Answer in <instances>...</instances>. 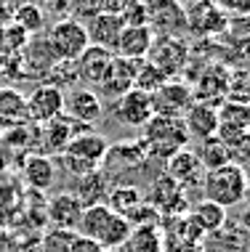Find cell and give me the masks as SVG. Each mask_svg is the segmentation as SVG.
I'll use <instances>...</instances> for the list:
<instances>
[{"instance_id":"1","label":"cell","mask_w":250,"mask_h":252,"mask_svg":"<svg viewBox=\"0 0 250 252\" xmlns=\"http://www.w3.org/2000/svg\"><path fill=\"white\" fill-rule=\"evenodd\" d=\"M202 194H205L208 202H215L224 210L242 204V199H248V194H250V178H248L245 167L229 162L224 167H215L211 173H205Z\"/></svg>"},{"instance_id":"2","label":"cell","mask_w":250,"mask_h":252,"mask_svg":"<svg viewBox=\"0 0 250 252\" xmlns=\"http://www.w3.org/2000/svg\"><path fill=\"white\" fill-rule=\"evenodd\" d=\"M144 146L149 157L157 159H171L176 152L189 149V135L181 117H165V114H152V120L144 127Z\"/></svg>"},{"instance_id":"3","label":"cell","mask_w":250,"mask_h":252,"mask_svg":"<svg viewBox=\"0 0 250 252\" xmlns=\"http://www.w3.org/2000/svg\"><path fill=\"white\" fill-rule=\"evenodd\" d=\"M107 154H109V144H107L104 135L96 130H85L70 141V146L62 154V162L72 173V178H83V175L101 170Z\"/></svg>"},{"instance_id":"4","label":"cell","mask_w":250,"mask_h":252,"mask_svg":"<svg viewBox=\"0 0 250 252\" xmlns=\"http://www.w3.org/2000/svg\"><path fill=\"white\" fill-rule=\"evenodd\" d=\"M45 40H48L53 56L62 61H77L80 53L91 45L85 24L75 22V19H56L51 24V30L45 32Z\"/></svg>"},{"instance_id":"5","label":"cell","mask_w":250,"mask_h":252,"mask_svg":"<svg viewBox=\"0 0 250 252\" xmlns=\"http://www.w3.org/2000/svg\"><path fill=\"white\" fill-rule=\"evenodd\" d=\"M146 61H152L168 80H173L179 72L186 69L189 64V45L181 40L179 35H160L154 37Z\"/></svg>"},{"instance_id":"6","label":"cell","mask_w":250,"mask_h":252,"mask_svg":"<svg viewBox=\"0 0 250 252\" xmlns=\"http://www.w3.org/2000/svg\"><path fill=\"white\" fill-rule=\"evenodd\" d=\"M59 114H64V91L48 83L32 88V93L24 98V120H30L32 125H45Z\"/></svg>"},{"instance_id":"7","label":"cell","mask_w":250,"mask_h":252,"mask_svg":"<svg viewBox=\"0 0 250 252\" xmlns=\"http://www.w3.org/2000/svg\"><path fill=\"white\" fill-rule=\"evenodd\" d=\"M112 114H114V120L123 122L125 127H144L154 114L152 96L144 91L131 88L128 93H123L120 98L112 101Z\"/></svg>"},{"instance_id":"8","label":"cell","mask_w":250,"mask_h":252,"mask_svg":"<svg viewBox=\"0 0 250 252\" xmlns=\"http://www.w3.org/2000/svg\"><path fill=\"white\" fill-rule=\"evenodd\" d=\"M91 130L88 125H80V122H72L67 114H59L56 120L45 122V125H40V149H43L45 157L51 154H64V149L70 146V141L75 138V135Z\"/></svg>"},{"instance_id":"9","label":"cell","mask_w":250,"mask_h":252,"mask_svg":"<svg viewBox=\"0 0 250 252\" xmlns=\"http://www.w3.org/2000/svg\"><path fill=\"white\" fill-rule=\"evenodd\" d=\"M64 114L72 122L91 127L104 114V104H101V96L91 88H72L64 93Z\"/></svg>"},{"instance_id":"10","label":"cell","mask_w":250,"mask_h":252,"mask_svg":"<svg viewBox=\"0 0 250 252\" xmlns=\"http://www.w3.org/2000/svg\"><path fill=\"white\" fill-rule=\"evenodd\" d=\"M144 61V59H141ZM141 61H133V59H123V56H114L109 69L104 72L101 83L96 85L99 88V96L104 98H120L123 93H128L133 88V80H136V69Z\"/></svg>"},{"instance_id":"11","label":"cell","mask_w":250,"mask_h":252,"mask_svg":"<svg viewBox=\"0 0 250 252\" xmlns=\"http://www.w3.org/2000/svg\"><path fill=\"white\" fill-rule=\"evenodd\" d=\"M192 104H194L192 85L179 83V80H168L157 93H152L154 114H165V117H184Z\"/></svg>"},{"instance_id":"12","label":"cell","mask_w":250,"mask_h":252,"mask_svg":"<svg viewBox=\"0 0 250 252\" xmlns=\"http://www.w3.org/2000/svg\"><path fill=\"white\" fill-rule=\"evenodd\" d=\"M149 5V30L160 35H179L186 27V11L181 0H152Z\"/></svg>"},{"instance_id":"13","label":"cell","mask_w":250,"mask_h":252,"mask_svg":"<svg viewBox=\"0 0 250 252\" xmlns=\"http://www.w3.org/2000/svg\"><path fill=\"white\" fill-rule=\"evenodd\" d=\"M186 194L184 189L179 186L173 178H168V175H163V178H154L152 181V189H149V202L157 213H165V215H179L186 210Z\"/></svg>"},{"instance_id":"14","label":"cell","mask_w":250,"mask_h":252,"mask_svg":"<svg viewBox=\"0 0 250 252\" xmlns=\"http://www.w3.org/2000/svg\"><path fill=\"white\" fill-rule=\"evenodd\" d=\"M123 27H125L123 16H117V13H104V11H101L99 16H93L91 22L85 24L88 43L96 45V48H104V51L114 53Z\"/></svg>"},{"instance_id":"15","label":"cell","mask_w":250,"mask_h":252,"mask_svg":"<svg viewBox=\"0 0 250 252\" xmlns=\"http://www.w3.org/2000/svg\"><path fill=\"white\" fill-rule=\"evenodd\" d=\"M45 215L51 220V228H62V231H77L80 215H83V204L72 191L56 194L53 199H48Z\"/></svg>"},{"instance_id":"16","label":"cell","mask_w":250,"mask_h":252,"mask_svg":"<svg viewBox=\"0 0 250 252\" xmlns=\"http://www.w3.org/2000/svg\"><path fill=\"white\" fill-rule=\"evenodd\" d=\"M181 120H184V127H186L189 138L205 141V138H213V135L218 133V106L194 101Z\"/></svg>"},{"instance_id":"17","label":"cell","mask_w":250,"mask_h":252,"mask_svg":"<svg viewBox=\"0 0 250 252\" xmlns=\"http://www.w3.org/2000/svg\"><path fill=\"white\" fill-rule=\"evenodd\" d=\"M229 93V72L221 69V66H213V69L202 72L197 85L192 88V96L200 104H211V106H221Z\"/></svg>"},{"instance_id":"18","label":"cell","mask_w":250,"mask_h":252,"mask_svg":"<svg viewBox=\"0 0 250 252\" xmlns=\"http://www.w3.org/2000/svg\"><path fill=\"white\" fill-rule=\"evenodd\" d=\"M165 175H168V178H173L181 189L200 183L202 167H200L197 154H194L192 149H181V152H176L171 159H165Z\"/></svg>"},{"instance_id":"19","label":"cell","mask_w":250,"mask_h":252,"mask_svg":"<svg viewBox=\"0 0 250 252\" xmlns=\"http://www.w3.org/2000/svg\"><path fill=\"white\" fill-rule=\"evenodd\" d=\"M152 43H154V32L149 30V27H123L120 40H117V48H114V56L141 61V59H146Z\"/></svg>"},{"instance_id":"20","label":"cell","mask_w":250,"mask_h":252,"mask_svg":"<svg viewBox=\"0 0 250 252\" xmlns=\"http://www.w3.org/2000/svg\"><path fill=\"white\" fill-rule=\"evenodd\" d=\"M112 59H114V53L104 51V48H96V45H88V48L80 53V59L75 61L77 77L85 80V83H91V85H99L101 77H104V72L109 69Z\"/></svg>"},{"instance_id":"21","label":"cell","mask_w":250,"mask_h":252,"mask_svg":"<svg viewBox=\"0 0 250 252\" xmlns=\"http://www.w3.org/2000/svg\"><path fill=\"white\" fill-rule=\"evenodd\" d=\"M22 175L35 191H48L53 186V181H56V165H53V159L45 154H30L24 159Z\"/></svg>"},{"instance_id":"22","label":"cell","mask_w":250,"mask_h":252,"mask_svg":"<svg viewBox=\"0 0 250 252\" xmlns=\"http://www.w3.org/2000/svg\"><path fill=\"white\" fill-rule=\"evenodd\" d=\"M112 183H109V175L104 170H96L91 175H83V178H75V194L83 207H91V204H104L107 194H109Z\"/></svg>"},{"instance_id":"23","label":"cell","mask_w":250,"mask_h":252,"mask_svg":"<svg viewBox=\"0 0 250 252\" xmlns=\"http://www.w3.org/2000/svg\"><path fill=\"white\" fill-rule=\"evenodd\" d=\"M131 231H133V226L125 220V218L109 213V218H107L104 226L99 228V234H96L93 242H96L104 252H114L117 247H125V242L131 239Z\"/></svg>"},{"instance_id":"24","label":"cell","mask_w":250,"mask_h":252,"mask_svg":"<svg viewBox=\"0 0 250 252\" xmlns=\"http://www.w3.org/2000/svg\"><path fill=\"white\" fill-rule=\"evenodd\" d=\"M22 61H24V72H30V74H48V69L53 66L56 56H53V51H51L45 35L27 43V48L22 51Z\"/></svg>"},{"instance_id":"25","label":"cell","mask_w":250,"mask_h":252,"mask_svg":"<svg viewBox=\"0 0 250 252\" xmlns=\"http://www.w3.org/2000/svg\"><path fill=\"white\" fill-rule=\"evenodd\" d=\"M189 220L197 226L200 234H213V231L224 228V223H226V210L218 207L215 202L202 199V202H197V204L192 207V215H189Z\"/></svg>"},{"instance_id":"26","label":"cell","mask_w":250,"mask_h":252,"mask_svg":"<svg viewBox=\"0 0 250 252\" xmlns=\"http://www.w3.org/2000/svg\"><path fill=\"white\" fill-rule=\"evenodd\" d=\"M141 202H144V194L139 191V186H112L109 194H107V199H104L107 207H109L114 215L125 218V220L131 218V213Z\"/></svg>"},{"instance_id":"27","label":"cell","mask_w":250,"mask_h":252,"mask_svg":"<svg viewBox=\"0 0 250 252\" xmlns=\"http://www.w3.org/2000/svg\"><path fill=\"white\" fill-rule=\"evenodd\" d=\"M197 159H200V167L205 170V173H211V170L215 167H224L232 162V154H229V146L224 144V141H218L213 135V138H205V141H200V149L197 152Z\"/></svg>"},{"instance_id":"28","label":"cell","mask_w":250,"mask_h":252,"mask_svg":"<svg viewBox=\"0 0 250 252\" xmlns=\"http://www.w3.org/2000/svg\"><path fill=\"white\" fill-rule=\"evenodd\" d=\"M218 130H229V133H245L250 130V106L245 104H226L218 106Z\"/></svg>"},{"instance_id":"29","label":"cell","mask_w":250,"mask_h":252,"mask_svg":"<svg viewBox=\"0 0 250 252\" xmlns=\"http://www.w3.org/2000/svg\"><path fill=\"white\" fill-rule=\"evenodd\" d=\"M13 24L22 27L27 35H37L40 30L45 27V8H40L37 3H19L16 11H13Z\"/></svg>"},{"instance_id":"30","label":"cell","mask_w":250,"mask_h":252,"mask_svg":"<svg viewBox=\"0 0 250 252\" xmlns=\"http://www.w3.org/2000/svg\"><path fill=\"white\" fill-rule=\"evenodd\" d=\"M165 83H168V77L152 64V61L144 59V61L139 64L136 80H133V88H136V91H144V93H149V96H152V93H157Z\"/></svg>"},{"instance_id":"31","label":"cell","mask_w":250,"mask_h":252,"mask_svg":"<svg viewBox=\"0 0 250 252\" xmlns=\"http://www.w3.org/2000/svg\"><path fill=\"white\" fill-rule=\"evenodd\" d=\"M80 83V77H77V66H75V61H62V59H56L53 61V66L48 69V85L53 88H59V91H72Z\"/></svg>"},{"instance_id":"32","label":"cell","mask_w":250,"mask_h":252,"mask_svg":"<svg viewBox=\"0 0 250 252\" xmlns=\"http://www.w3.org/2000/svg\"><path fill=\"white\" fill-rule=\"evenodd\" d=\"M128 252H160L163 250V242H160V234L154 226H141L131 231V239L125 242Z\"/></svg>"},{"instance_id":"33","label":"cell","mask_w":250,"mask_h":252,"mask_svg":"<svg viewBox=\"0 0 250 252\" xmlns=\"http://www.w3.org/2000/svg\"><path fill=\"white\" fill-rule=\"evenodd\" d=\"M30 35L22 30V27L16 24H5L3 30V48L0 53H8V56H22V51L27 48V43H30Z\"/></svg>"},{"instance_id":"34","label":"cell","mask_w":250,"mask_h":252,"mask_svg":"<svg viewBox=\"0 0 250 252\" xmlns=\"http://www.w3.org/2000/svg\"><path fill=\"white\" fill-rule=\"evenodd\" d=\"M99 13H101V0H67V19L88 24Z\"/></svg>"},{"instance_id":"35","label":"cell","mask_w":250,"mask_h":252,"mask_svg":"<svg viewBox=\"0 0 250 252\" xmlns=\"http://www.w3.org/2000/svg\"><path fill=\"white\" fill-rule=\"evenodd\" d=\"M75 231H62V228H51L40 242V252H70L72 242H75Z\"/></svg>"},{"instance_id":"36","label":"cell","mask_w":250,"mask_h":252,"mask_svg":"<svg viewBox=\"0 0 250 252\" xmlns=\"http://www.w3.org/2000/svg\"><path fill=\"white\" fill-rule=\"evenodd\" d=\"M0 117H11V122L24 120V96L19 91H0Z\"/></svg>"},{"instance_id":"37","label":"cell","mask_w":250,"mask_h":252,"mask_svg":"<svg viewBox=\"0 0 250 252\" xmlns=\"http://www.w3.org/2000/svg\"><path fill=\"white\" fill-rule=\"evenodd\" d=\"M226 101H234V104L250 106V74H245V80H242V77H232V80H229Z\"/></svg>"},{"instance_id":"38","label":"cell","mask_w":250,"mask_h":252,"mask_svg":"<svg viewBox=\"0 0 250 252\" xmlns=\"http://www.w3.org/2000/svg\"><path fill=\"white\" fill-rule=\"evenodd\" d=\"M229 154H232V162L240 167H250V130L242 135V138L229 149Z\"/></svg>"},{"instance_id":"39","label":"cell","mask_w":250,"mask_h":252,"mask_svg":"<svg viewBox=\"0 0 250 252\" xmlns=\"http://www.w3.org/2000/svg\"><path fill=\"white\" fill-rule=\"evenodd\" d=\"M70 252H104V250H101L96 242L85 239V236H75V242H72V250H70Z\"/></svg>"},{"instance_id":"40","label":"cell","mask_w":250,"mask_h":252,"mask_svg":"<svg viewBox=\"0 0 250 252\" xmlns=\"http://www.w3.org/2000/svg\"><path fill=\"white\" fill-rule=\"evenodd\" d=\"M125 5H128V0H101V11L104 13H123L125 11Z\"/></svg>"},{"instance_id":"41","label":"cell","mask_w":250,"mask_h":252,"mask_svg":"<svg viewBox=\"0 0 250 252\" xmlns=\"http://www.w3.org/2000/svg\"><path fill=\"white\" fill-rule=\"evenodd\" d=\"M224 5L234 11H242V13H250V0H224Z\"/></svg>"},{"instance_id":"42","label":"cell","mask_w":250,"mask_h":252,"mask_svg":"<svg viewBox=\"0 0 250 252\" xmlns=\"http://www.w3.org/2000/svg\"><path fill=\"white\" fill-rule=\"evenodd\" d=\"M240 228H242V231H248V234H250V202H248L245 207L240 210Z\"/></svg>"},{"instance_id":"43","label":"cell","mask_w":250,"mask_h":252,"mask_svg":"<svg viewBox=\"0 0 250 252\" xmlns=\"http://www.w3.org/2000/svg\"><path fill=\"white\" fill-rule=\"evenodd\" d=\"M245 234H248V231H245ZM242 252H250V234L242 239Z\"/></svg>"},{"instance_id":"44","label":"cell","mask_w":250,"mask_h":252,"mask_svg":"<svg viewBox=\"0 0 250 252\" xmlns=\"http://www.w3.org/2000/svg\"><path fill=\"white\" fill-rule=\"evenodd\" d=\"M30 3H37V5H40V8H43V5H51V3H53V0H30Z\"/></svg>"},{"instance_id":"45","label":"cell","mask_w":250,"mask_h":252,"mask_svg":"<svg viewBox=\"0 0 250 252\" xmlns=\"http://www.w3.org/2000/svg\"><path fill=\"white\" fill-rule=\"evenodd\" d=\"M3 30H5V24H3V19H0V48H3Z\"/></svg>"}]
</instances>
